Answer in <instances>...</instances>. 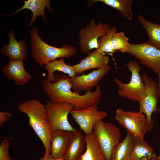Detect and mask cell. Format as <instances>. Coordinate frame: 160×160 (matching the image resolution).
I'll use <instances>...</instances> for the list:
<instances>
[{
  "mask_svg": "<svg viewBox=\"0 0 160 160\" xmlns=\"http://www.w3.org/2000/svg\"><path fill=\"white\" fill-rule=\"evenodd\" d=\"M53 82L47 78L41 80L43 90L50 102L56 103H66L72 105L74 109L79 110L99 103L102 92L99 85L94 91L85 92L83 95L73 92L70 78L67 74H57L55 75Z\"/></svg>",
  "mask_w": 160,
  "mask_h": 160,
  "instance_id": "obj_1",
  "label": "cell"
},
{
  "mask_svg": "<svg viewBox=\"0 0 160 160\" xmlns=\"http://www.w3.org/2000/svg\"><path fill=\"white\" fill-rule=\"evenodd\" d=\"M18 108L28 116L29 126L33 128L45 148L44 156L50 154L52 132L49 126L45 106L39 100L33 99L21 103Z\"/></svg>",
  "mask_w": 160,
  "mask_h": 160,
  "instance_id": "obj_2",
  "label": "cell"
},
{
  "mask_svg": "<svg viewBox=\"0 0 160 160\" xmlns=\"http://www.w3.org/2000/svg\"><path fill=\"white\" fill-rule=\"evenodd\" d=\"M29 34L32 56L35 62L40 66L45 65L59 57L69 59L76 52V48L69 44L57 47L46 43L41 38L35 27L30 31Z\"/></svg>",
  "mask_w": 160,
  "mask_h": 160,
  "instance_id": "obj_3",
  "label": "cell"
},
{
  "mask_svg": "<svg viewBox=\"0 0 160 160\" xmlns=\"http://www.w3.org/2000/svg\"><path fill=\"white\" fill-rule=\"evenodd\" d=\"M145 87L144 95L139 102V112L145 114L147 121L148 131H150L154 125V121L152 118L153 113H160L158 106L159 93L158 83L144 73L141 75Z\"/></svg>",
  "mask_w": 160,
  "mask_h": 160,
  "instance_id": "obj_4",
  "label": "cell"
},
{
  "mask_svg": "<svg viewBox=\"0 0 160 160\" xmlns=\"http://www.w3.org/2000/svg\"><path fill=\"white\" fill-rule=\"evenodd\" d=\"M93 132L105 160H111L114 148L120 143L121 134L119 127L102 120L95 124Z\"/></svg>",
  "mask_w": 160,
  "mask_h": 160,
  "instance_id": "obj_5",
  "label": "cell"
},
{
  "mask_svg": "<svg viewBox=\"0 0 160 160\" xmlns=\"http://www.w3.org/2000/svg\"><path fill=\"white\" fill-rule=\"evenodd\" d=\"M125 66L131 73V79L129 82L125 83L118 78H115V83L119 89L118 94L124 98L139 102L143 97L145 90L140 74V66L137 61H133L128 62Z\"/></svg>",
  "mask_w": 160,
  "mask_h": 160,
  "instance_id": "obj_6",
  "label": "cell"
},
{
  "mask_svg": "<svg viewBox=\"0 0 160 160\" xmlns=\"http://www.w3.org/2000/svg\"><path fill=\"white\" fill-rule=\"evenodd\" d=\"M95 19H91L84 27L80 29L78 36L80 38L78 43L81 52L88 54L92 50L98 47V40L105 34L111 26L107 23L100 21L96 24Z\"/></svg>",
  "mask_w": 160,
  "mask_h": 160,
  "instance_id": "obj_7",
  "label": "cell"
},
{
  "mask_svg": "<svg viewBox=\"0 0 160 160\" xmlns=\"http://www.w3.org/2000/svg\"><path fill=\"white\" fill-rule=\"evenodd\" d=\"M115 119L127 132L135 137L144 139L148 131V124L145 115L139 112L126 111L119 108L115 111Z\"/></svg>",
  "mask_w": 160,
  "mask_h": 160,
  "instance_id": "obj_8",
  "label": "cell"
},
{
  "mask_svg": "<svg viewBox=\"0 0 160 160\" xmlns=\"http://www.w3.org/2000/svg\"><path fill=\"white\" fill-rule=\"evenodd\" d=\"M45 107L52 133L58 130L73 132L75 131L76 129L73 128L68 120V114L74 108L72 105L66 103H53L47 100Z\"/></svg>",
  "mask_w": 160,
  "mask_h": 160,
  "instance_id": "obj_9",
  "label": "cell"
},
{
  "mask_svg": "<svg viewBox=\"0 0 160 160\" xmlns=\"http://www.w3.org/2000/svg\"><path fill=\"white\" fill-rule=\"evenodd\" d=\"M128 53L137 59L141 64L158 74L160 69V50L147 41L131 44Z\"/></svg>",
  "mask_w": 160,
  "mask_h": 160,
  "instance_id": "obj_10",
  "label": "cell"
},
{
  "mask_svg": "<svg viewBox=\"0 0 160 160\" xmlns=\"http://www.w3.org/2000/svg\"><path fill=\"white\" fill-rule=\"evenodd\" d=\"M70 113L85 134L92 132L95 124L108 116L106 112L98 110L97 104L81 110L72 109Z\"/></svg>",
  "mask_w": 160,
  "mask_h": 160,
  "instance_id": "obj_11",
  "label": "cell"
},
{
  "mask_svg": "<svg viewBox=\"0 0 160 160\" xmlns=\"http://www.w3.org/2000/svg\"><path fill=\"white\" fill-rule=\"evenodd\" d=\"M112 68L108 65L95 70L88 74L77 75L70 78L73 92L79 93L81 91L88 92L94 87L98 85L100 81Z\"/></svg>",
  "mask_w": 160,
  "mask_h": 160,
  "instance_id": "obj_12",
  "label": "cell"
},
{
  "mask_svg": "<svg viewBox=\"0 0 160 160\" xmlns=\"http://www.w3.org/2000/svg\"><path fill=\"white\" fill-rule=\"evenodd\" d=\"M73 136V132L58 130L52 133L50 154L56 159H64Z\"/></svg>",
  "mask_w": 160,
  "mask_h": 160,
  "instance_id": "obj_13",
  "label": "cell"
},
{
  "mask_svg": "<svg viewBox=\"0 0 160 160\" xmlns=\"http://www.w3.org/2000/svg\"><path fill=\"white\" fill-rule=\"evenodd\" d=\"M110 58L106 54L95 49L87 54V56L79 63L73 65L76 74L94 68H100L108 65Z\"/></svg>",
  "mask_w": 160,
  "mask_h": 160,
  "instance_id": "obj_14",
  "label": "cell"
},
{
  "mask_svg": "<svg viewBox=\"0 0 160 160\" xmlns=\"http://www.w3.org/2000/svg\"><path fill=\"white\" fill-rule=\"evenodd\" d=\"M1 71L8 79L13 80L16 84L19 86L26 83L32 78L31 75L25 69L22 60H10Z\"/></svg>",
  "mask_w": 160,
  "mask_h": 160,
  "instance_id": "obj_15",
  "label": "cell"
},
{
  "mask_svg": "<svg viewBox=\"0 0 160 160\" xmlns=\"http://www.w3.org/2000/svg\"><path fill=\"white\" fill-rule=\"evenodd\" d=\"M8 35L9 37V44L1 47V52L4 56L8 57L10 60H25L27 55V46L25 41L23 39L19 41H17L12 30L9 32Z\"/></svg>",
  "mask_w": 160,
  "mask_h": 160,
  "instance_id": "obj_16",
  "label": "cell"
},
{
  "mask_svg": "<svg viewBox=\"0 0 160 160\" xmlns=\"http://www.w3.org/2000/svg\"><path fill=\"white\" fill-rule=\"evenodd\" d=\"M23 1L24 2L23 6L9 16L14 13L16 14L23 9H28L31 10L32 12V16L28 24V26H32L36 18L40 16L42 17L44 21L45 20L47 25H49L45 16L44 10L45 8L46 7L48 11L51 13L52 12L53 10L50 5V0H28L27 1Z\"/></svg>",
  "mask_w": 160,
  "mask_h": 160,
  "instance_id": "obj_17",
  "label": "cell"
},
{
  "mask_svg": "<svg viewBox=\"0 0 160 160\" xmlns=\"http://www.w3.org/2000/svg\"><path fill=\"white\" fill-rule=\"evenodd\" d=\"M135 139V145L129 160H160V156L144 139Z\"/></svg>",
  "mask_w": 160,
  "mask_h": 160,
  "instance_id": "obj_18",
  "label": "cell"
},
{
  "mask_svg": "<svg viewBox=\"0 0 160 160\" xmlns=\"http://www.w3.org/2000/svg\"><path fill=\"white\" fill-rule=\"evenodd\" d=\"M135 142V137L127 132L125 138L114 148L111 160H129Z\"/></svg>",
  "mask_w": 160,
  "mask_h": 160,
  "instance_id": "obj_19",
  "label": "cell"
},
{
  "mask_svg": "<svg viewBox=\"0 0 160 160\" xmlns=\"http://www.w3.org/2000/svg\"><path fill=\"white\" fill-rule=\"evenodd\" d=\"M86 150L78 160H105L97 143L94 133L85 134Z\"/></svg>",
  "mask_w": 160,
  "mask_h": 160,
  "instance_id": "obj_20",
  "label": "cell"
},
{
  "mask_svg": "<svg viewBox=\"0 0 160 160\" xmlns=\"http://www.w3.org/2000/svg\"><path fill=\"white\" fill-rule=\"evenodd\" d=\"M133 0H88V6L91 7L93 4L100 2L111 7L117 10L123 17L129 20H132L133 15L132 9Z\"/></svg>",
  "mask_w": 160,
  "mask_h": 160,
  "instance_id": "obj_21",
  "label": "cell"
},
{
  "mask_svg": "<svg viewBox=\"0 0 160 160\" xmlns=\"http://www.w3.org/2000/svg\"><path fill=\"white\" fill-rule=\"evenodd\" d=\"M64 60V58L62 57L59 60L56 59L49 62L44 65V69L47 72V79L49 81L54 82L55 76L54 73L57 71L67 75L70 78L77 75L73 65L67 64Z\"/></svg>",
  "mask_w": 160,
  "mask_h": 160,
  "instance_id": "obj_22",
  "label": "cell"
},
{
  "mask_svg": "<svg viewBox=\"0 0 160 160\" xmlns=\"http://www.w3.org/2000/svg\"><path fill=\"white\" fill-rule=\"evenodd\" d=\"M85 148V136L81 131L76 129L64 160H78Z\"/></svg>",
  "mask_w": 160,
  "mask_h": 160,
  "instance_id": "obj_23",
  "label": "cell"
},
{
  "mask_svg": "<svg viewBox=\"0 0 160 160\" xmlns=\"http://www.w3.org/2000/svg\"><path fill=\"white\" fill-rule=\"evenodd\" d=\"M137 20L148 34V40L147 42L160 50V24L149 21L141 14L138 15Z\"/></svg>",
  "mask_w": 160,
  "mask_h": 160,
  "instance_id": "obj_24",
  "label": "cell"
},
{
  "mask_svg": "<svg viewBox=\"0 0 160 160\" xmlns=\"http://www.w3.org/2000/svg\"><path fill=\"white\" fill-rule=\"evenodd\" d=\"M117 29L114 26L111 27L105 35L100 36L98 40L97 49L100 52L108 54L113 57L115 51L111 44V39L114 34L117 32Z\"/></svg>",
  "mask_w": 160,
  "mask_h": 160,
  "instance_id": "obj_25",
  "label": "cell"
},
{
  "mask_svg": "<svg viewBox=\"0 0 160 160\" xmlns=\"http://www.w3.org/2000/svg\"><path fill=\"white\" fill-rule=\"evenodd\" d=\"M111 47L114 51L128 53L131 44L129 39L122 31L116 32L113 35L111 41Z\"/></svg>",
  "mask_w": 160,
  "mask_h": 160,
  "instance_id": "obj_26",
  "label": "cell"
},
{
  "mask_svg": "<svg viewBox=\"0 0 160 160\" xmlns=\"http://www.w3.org/2000/svg\"><path fill=\"white\" fill-rule=\"evenodd\" d=\"M10 144V142L7 138L2 141L0 145V160H12L9 153Z\"/></svg>",
  "mask_w": 160,
  "mask_h": 160,
  "instance_id": "obj_27",
  "label": "cell"
},
{
  "mask_svg": "<svg viewBox=\"0 0 160 160\" xmlns=\"http://www.w3.org/2000/svg\"><path fill=\"white\" fill-rule=\"evenodd\" d=\"M12 113L10 111L0 112V126H2L8 120L11 116Z\"/></svg>",
  "mask_w": 160,
  "mask_h": 160,
  "instance_id": "obj_28",
  "label": "cell"
},
{
  "mask_svg": "<svg viewBox=\"0 0 160 160\" xmlns=\"http://www.w3.org/2000/svg\"><path fill=\"white\" fill-rule=\"evenodd\" d=\"M39 160H64L63 159H56L53 158L50 154L40 158Z\"/></svg>",
  "mask_w": 160,
  "mask_h": 160,
  "instance_id": "obj_29",
  "label": "cell"
},
{
  "mask_svg": "<svg viewBox=\"0 0 160 160\" xmlns=\"http://www.w3.org/2000/svg\"><path fill=\"white\" fill-rule=\"evenodd\" d=\"M158 85L159 93V98H160V75H158Z\"/></svg>",
  "mask_w": 160,
  "mask_h": 160,
  "instance_id": "obj_30",
  "label": "cell"
},
{
  "mask_svg": "<svg viewBox=\"0 0 160 160\" xmlns=\"http://www.w3.org/2000/svg\"><path fill=\"white\" fill-rule=\"evenodd\" d=\"M158 75H160V70H159V72L158 74Z\"/></svg>",
  "mask_w": 160,
  "mask_h": 160,
  "instance_id": "obj_31",
  "label": "cell"
}]
</instances>
